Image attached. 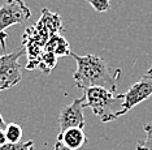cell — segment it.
Returning <instances> with one entry per match:
<instances>
[{
    "label": "cell",
    "mask_w": 152,
    "mask_h": 150,
    "mask_svg": "<svg viewBox=\"0 0 152 150\" xmlns=\"http://www.w3.org/2000/svg\"><path fill=\"white\" fill-rule=\"evenodd\" d=\"M53 150H70V149H68V148H65V146L61 144L60 141H56V144H55V148Z\"/></svg>",
    "instance_id": "cell-15"
},
{
    "label": "cell",
    "mask_w": 152,
    "mask_h": 150,
    "mask_svg": "<svg viewBox=\"0 0 152 150\" xmlns=\"http://www.w3.org/2000/svg\"><path fill=\"white\" fill-rule=\"evenodd\" d=\"M44 51H50L56 56H68L70 55V44L61 34H55L44 46Z\"/></svg>",
    "instance_id": "cell-8"
},
{
    "label": "cell",
    "mask_w": 152,
    "mask_h": 150,
    "mask_svg": "<svg viewBox=\"0 0 152 150\" xmlns=\"http://www.w3.org/2000/svg\"><path fill=\"white\" fill-rule=\"evenodd\" d=\"M56 63H57V56L56 55L52 54V52H50V51H44L43 50V54L40 55L37 68H39L43 73L48 75V73L56 67Z\"/></svg>",
    "instance_id": "cell-9"
},
{
    "label": "cell",
    "mask_w": 152,
    "mask_h": 150,
    "mask_svg": "<svg viewBox=\"0 0 152 150\" xmlns=\"http://www.w3.org/2000/svg\"><path fill=\"white\" fill-rule=\"evenodd\" d=\"M152 95V77L143 75L139 81L130 86L125 94H122V107L118 117L127 114L139 103L147 100Z\"/></svg>",
    "instance_id": "cell-5"
},
{
    "label": "cell",
    "mask_w": 152,
    "mask_h": 150,
    "mask_svg": "<svg viewBox=\"0 0 152 150\" xmlns=\"http://www.w3.org/2000/svg\"><path fill=\"white\" fill-rule=\"evenodd\" d=\"M4 132H5L7 141L11 142V144H17V142H20L22 138V134H23L21 125H18L16 123L7 124V128H5Z\"/></svg>",
    "instance_id": "cell-10"
},
{
    "label": "cell",
    "mask_w": 152,
    "mask_h": 150,
    "mask_svg": "<svg viewBox=\"0 0 152 150\" xmlns=\"http://www.w3.org/2000/svg\"><path fill=\"white\" fill-rule=\"evenodd\" d=\"M5 128H7V124H5L4 119H3L1 114H0V131H5Z\"/></svg>",
    "instance_id": "cell-16"
},
{
    "label": "cell",
    "mask_w": 152,
    "mask_h": 150,
    "mask_svg": "<svg viewBox=\"0 0 152 150\" xmlns=\"http://www.w3.org/2000/svg\"><path fill=\"white\" fill-rule=\"evenodd\" d=\"M7 137H5V132L4 131H0V146L5 145L7 144Z\"/></svg>",
    "instance_id": "cell-14"
},
{
    "label": "cell",
    "mask_w": 152,
    "mask_h": 150,
    "mask_svg": "<svg viewBox=\"0 0 152 150\" xmlns=\"http://www.w3.org/2000/svg\"><path fill=\"white\" fill-rule=\"evenodd\" d=\"M96 12L104 13L110 9V0H86Z\"/></svg>",
    "instance_id": "cell-13"
},
{
    "label": "cell",
    "mask_w": 152,
    "mask_h": 150,
    "mask_svg": "<svg viewBox=\"0 0 152 150\" xmlns=\"http://www.w3.org/2000/svg\"><path fill=\"white\" fill-rule=\"evenodd\" d=\"M70 56L77 63V69L73 73L74 83L85 92L88 88H103L116 93L117 80L121 75L120 68H113L98 55H79L70 52Z\"/></svg>",
    "instance_id": "cell-1"
},
{
    "label": "cell",
    "mask_w": 152,
    "mask_h": 150,
    "mask_svg": "<svg viewBox=\"0 0 152 150\" xmlns=\"http://www.w3.org/2000/svg\"><path fill=\"white\" fill-rule=\"evenodd\" d=\"M31 17V10L25 0H7L0 7V47L3 51L7 48V33L5 30L13 25L26 22Z\"/></svg>",
    "instance_id": "cell-3"
},
{
    "label": "cell",
    "mask_w": 152,
    "mask_h": 150,
    "mask_svg": "<svg viewBox=\"0 0 152 150\" xmlns=\"http://www.w3.org/2000/svg\"><path fill=\"white\" fill-rule=\"evenodd\" d=\"M30 150H35V148H34V146H33V148H31V149H30Z\"/></svg>",
    "instance_id": "cell-18"
},
{
    "label": "cell",
    "mask_w": 152,
    "mask_h": 150,
    "mask_svg": "<svg viewBox=\"0 0 152 150\" xmlns=\"http://www.w3.org/2000/svg\"><path fill=\"white\" fill-rule=\"evenodd\" d=\"M85 98H75L70 104H66L61 109L58 114V125L60 132H64L69 128H85V115H83ZM58 132V133H60Z\"/></svg>",
    "instance_id": "cell-6"
},
{
    "label": "cell",
    "mask_w": 152,
    "mask_h": 150,
    "mask_svg": "<svg viewBox=\"0 0 152 150\" xmlns=\"http://www.w3.org/2000/svg\"><path fill=\"white\" fill-rule=\"evenodd\" d=\"M146 75H147V76H151V77H152V65H151V68L146 72Z\"/></svg>",
    "instance_id": "cell-17"
},
{
    "label": "cell",
    "mask_w": 152,
    "mask_h": 150,
    "mask_svg": "<svg viewBox=\"0 0 152 150\" xmlns=\"http://www.w3.org/2000/svg\"><path fill=\"white\" fill-rule=\"evenodd\" d=\"M83 107H90L102 123L118 119L122 107V94L109 92L103 88H88L83 94Z\"/></svg>",
    "instance_id": "cell-2"
},
{
    "label": "cell",
    "mask_w": 152,
    "mask_h": 150,
    "mask_svg": "<svg viewBox=\"0 0 152 150\" xmlns=\"http://www.w3.org/2000/svg\"><path fill=\"white\" fill-rule=\"evenodd\" d=\"M56 141H60L65 148L70 150H85L88 142L82 128H69L64 132H60Z\"/></svg>",
    "instance_id": "cell-7"
},
{
    "label": "cell",
    "mask_w": 152,
    "mask_h": 150,
    "mask_svg": "<svg viewBox=\"0 0 152 150\" xmlns=\"http://www.w3.org/2000/svg\"><path fill=\"white\" fill-rule=\"evenodd\" d=\"M143 131L146 133V138L143 141H138L135 149L137 150H152V124H143Z\"/></svg>",
    "instance_id": "cell-11"
},
{
    "label": "cell",
    "mask_w": 152,
    "mask_h": 150,
    "mask_svg": "<svg viewBox=\"0 0 152 150\" xmlns=\"http://www.w3.org/2000/svg\"><path fill=\"white\" fill-rule=\"evenodd\" d=\"M34 146V141H20L17 144H11V142H7L5 145L0 146V150H30Z\"/></svg>",
    "instance_id": "cell-12"
},
{
    "label": "cell",
    "mask_w": 152,
    "mask_h": 150,
    "mask_svg": "<svg viewBox=\"0 0 152 150\" xmlns=\"http://www.w3.org/2000/svg\"><path fill=\"white\" fill-rule=\"evenodd\" d=\"M26 54L25 47L11 54L0 55V92L16 86L22 80V65L20 58Z\"/></svg>",
    "instance_id": "cell-4"
}]
</instances>
